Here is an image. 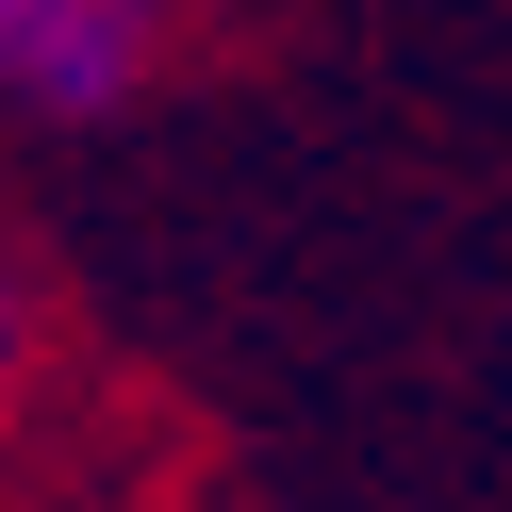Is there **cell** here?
<instances>
[{
    "instance_id": "obj_2",
    "label": "cell",
    "mask_w": 512,
    "mask_h": 512,
    "mask_svg": "<svg viewBox=\"0 0 512 512\" xmlns=\"http://www.w3.org/2000/svg\"><path fill=\"white\" fill-rule=\"evenodd\" d=\"M34 347H50V314H34V265L0 248V413H17V380H34Z\"/></svg>"
},
{
    "instance_id": "obj_1",
    "label": "cell",
    "mask_w": 512,
    "mask_h": 512,
    "mask_svg": "<svg viewBox=\"0 0 512 512\" xmlns=\"http://www.w3.org/2000/svg\"><path fill=\"white\" fill-rule=\"evenodd\" d=\"M199 0H0V116H116Z\"/></svg>"
}]
</instances>
